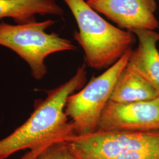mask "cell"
<instances>
[{
    "label": "cell",
    "instance_id": "4",
    "mask_svg": "<svg viewBox=\"0 0 159 159\" xmlns=\"http://www.w3.org/2000/svg\"><path fill=\"white\" fill-rule=\"evenodd\" d=\"M67 142L79 159H159V130H97Z\"/></svg>",
    "mask_w": 159,
    "mask_h": 159
},
{
    "label": "cell",
    "instance_id": "9",
    "mask_svg": "<svg viewBox=\"0 0 159 159\" xmlns=\"http://www.w3.org/2000/svg\"><path fill=\"white\" fill-rule=\"evenodd\" d=\"M63 14L56 0H0V19L10 18L17 24L36 21V15Z\"/></svg>",
    "mask_w": 159,
    "mask_h": 159
},
{
    "label": "cell",
    "instance_id": "10",
    "mask_svg": "<svg viewBox=\"0 0 159 159\" xmlns=\"http://www.w3.org/2000/svg\"><path fill=\"white\" fill-rule=\"evenodd\" d=\"M158 97L152 85L126 66L116 81L110 100L128 103L152 100Z\"/></svg>",
    "mask_w": 159,
    "mask_h": 159
},
{
    "label": "cell",
    "instance_id": "1",
    "mask_svg": "<svg viewBox=\"0 0 159 159\" xmlns=\"http://www.w3.org/2000/svg\"><path fill=\"white\" fill-rule=\"evenodd\" d=\"M85 67L83 64L67 81L47 91L46 98L35 104L33 112L26 121L0 140V159H7L24 150L39 152L55 143L68 142L76 135L65 107L68 97L85 84Z\"/></svg>",
    "mask_w": 159,
    "mask_h": 159
},
{
    "label": "cell",
    "instance_id": "2",
    "mask_svg": "<svg viewBox=\"0 0 159 159\" xmlns=\"http://www.w3.org/2000/svg\"><path fill=\"white\" fill-rule=\"evenodd\" d=\"M72 12L79 31L74 39L82 47L86 64L96 70L116 63L134 42L133 33L114 26L84 0H63Z\"/></svg>",
    "mask_w": 159,
    "mask_h": 159
},
{
    "label": "cell",
    "instance_id": "6",
    "mask_svg": "<svg viewBox=\"0 0 159 159\" xmlns=\"http://www.w3.org/2000/svg\"><path fill=\"white\" fill-rule=\"evenodd\" d=\"M159 130V97L152 100L121 103L109 100L97 130L148 131Z\"/></svg>",
    "mask_w": 159,
    "mask_h": 159
},
{
    "label": "cell",
    "instance_id": "7",
    "mask_svg": "<svg viewBox=\"0 0 159 159\" xmlns=\"http://www.w3.org/2000/svg\"><path fill=\"white\" fill-rule=\"evenodd\" d=\"M87 4L116 23L120 29L155 30L159 22L155 0H87Z\"/></svg>",
    "mask_w": 159,
    "mask_h": 159
},
{
    "label": "cell",
    "instance_id": "11",
    "mask_svg": "<svg viewBox=\"0 0 159 159\" xmlns=\"http://www.w3.org/2000/svg\"><path fill=\"white\" fill-rule=\"evenodd\" d=\"M20 159H78L67 142L55 143L36 153L27 152Z\"/></svg>",
    "mask_w": 159,
    "mask_h": 159
},
{
    "label": "cell",
    "instance_id": "8",
    "mask_svg": "<svg viewBox=\"0 0 159 159\" xmlns=\"http://www.w3.org/2000/svg\"><path fill=\"white\" fill-rule=\"evenodd\" d=\"M130 31L136 35L139 46L132 51L127 66L152 85L159 96V33L145 29Z\"/></svg>",
    "mask_w": 159,
    "mask_h": 159
},
{
    "label": "cell",
    "instance_id": "12",
    "mask_svg": "<svg viewBox=\"0 0 159 159\" xmlns=\"http://www.w3.org/2000/svg\"><path fill=\"white\" fill-rule=\"evenodd\" d=\"M77 159H78V158H77Z\"/></svg>",
    "mask_w": 159,
    "mask_h": 159
},
{
    "label": "cell",
    "instance_id": "3",
    "mask_svg": "<svg viewBox=\"0 0 159 159\" xmlns=\"http://www.w3.org/2000/svg\"><path fill=\"white\" fill-rule=\"evenodd\" d=\"M55 23L52 20L14 25L0 22V46L11 50L27 63L31 75L37 80L43 79L47 73V57L77 50L70 40L56 33L46 32Z\"/></svg>",
    "mask_w": 159,
    "mask_h": 159
},
{
    "label": "cell",
    "instance_id": "5",
    "mask_svg": "<svg viewBox=\"0 0 159 159\" xmlns=\"http://www.w3.org/2000/svg\"><path fill=\"white\" fill-rule=\"evenodd\" d=\"M132 51L130 48L103 73L93 77L80 91L68 97L65 113L73 123L76 135H86L97 130L102 111Z\"/></svg>",
    "mask_w": 159,
    "mask_h": 159
}]
</instances>
